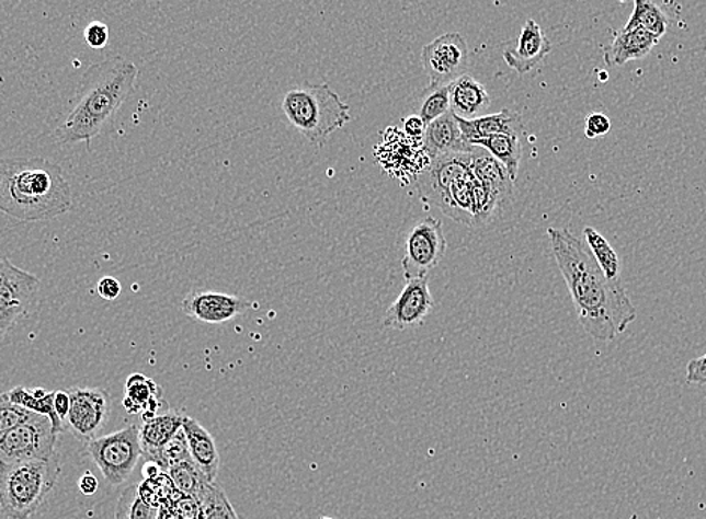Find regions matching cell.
Returning <instances> with one entry per match:
<instances>
[{
	"instance_id": "6da1fadb",
	"label": "cell",
	"mask_w": 706,
	"mask_h": 519,
	"mask_svg": "<svg viewBox=\"0 0 706 519\" xmlns=\"http://www.w3.org/2000/svg\"><path fill=\"white\" fill-rule=\"evenodd\" d=\"M547 237L583 330L595 341H615L637 319L623 282L607 279L591 251L567 229L549 227Z\"/></svg>"
},
{
	"instance_id": "7a4b0ae2",
	"label": "cell",
	"mask_w": 706,
	"mask_h": 519,
	"mask_svg": "<svg viewBox=\"0 0 706 519\" xmlns=\"http://www.w3.org/2000/svg\"><path fill=\"white\" fill-rule=\"evenodd\" d=\"M71 208V185L56 162L39 157L0 160V210L8 217L47 221Z\"/></svg>"
},
{
	"instance_id": "3957f363",
	"label": "cell",
	"mask_w": 706,
	"mask_h": 519,
	"mask_svg": "<svg viewBox=\"0 0 706 519\" xmlns=\"http://www.w3.org/2000/svg\"><path fill=\"white\" fill-rule=\"evenodd\" d=\"M139 68L122 56L91 65L84 72L72 111L56 128L60 143H91L116 115L136 86Z\"/></svg>"
},
{
	"instance_id": "277c9868",
	"label": "cell",
	"mask_w": 706,
	"mask_h": 519,
	"mask_svg": "<svg viewBox=\"0 0 706 519\" xmlns=\"http://www.w3.org/2000/svg\"><path fill=\"white\" fill-rule=\"evenodd\" d=\"M282 111L308 143L323 146L352 120L351 107L330 84H303L284 93Z\"/></svg>"
},
{
	"instance_id": "5b68a950",
	"label": "cell",
	"mask_w": 706,
	"mask_h": 519,
	"mask_svg": "<svg viewBox=\"0 0 706 519\" xmlns=\"http://www.w3.org/2000/svg\"><path fill=\"white\" fill-rule=\"evenodd\" d=\"M62 472L59 455L0 464V508L10 519H30L52 493Z\"/></svg>"
},
{
	"instance_id": "8992f818",
	"label": "cell",
	"mask_w": 706,
	"mask_h": 519,
	"mask_svg": "<svg viewBox=\"0 0 706 519\" xmlns=\"http://www.w3.org/2000/svg\"><path fill=\"white\" fill-rule=\"evenodd\" d=\"M446 249H448V242H446L442 222L433 217L418 220L403 234L401 269L406 281L428 278L430 272L441 265Z\"/></svg>"
},
{
	"instance_id": "52a82bcc",
	"label": "cell",
	"mask_w": 706,
	"mask_h": 519,
	"mask_svg": "<svg viewBox=\"0 0 706 519\" xmlns=\"http://www.w3.org/2000/svg\"><path fill=\"white\" fill-rule=\"evenodd\" d=\"M88 452L105 481L124 484L141 458L139 428L136 425L88 441Z\"/></svg>"
},
{
	"instance_id": "ba28073f",
	"label": "cell",
	"mask_w": 706,
	"mask_h": 519,
	"mask_svg": "<svg viewBox=\"0 0 706 519\" xmlns=\"http://www.w3.org/2000/svg\"><path fill=\"white\" fill-rule=\"evenodd\" d=\"M56 439L52 420L47 416L35 415L18 427L0 436V464L48 460L56 455Z\"/></svg>"
},
{
	"instance_id": "9c48e42d",
	"label": "cell",
	"mask_w": 706,
	"mask_h": 519,
	"mask_svg": "<svg viewBox=\"0 0 706 519\" xmlns=\"http://www.w3.org/2000/svg\"><path fill=\"white\" fill-rule=\"evenodd\" d=\"M41 282L30 272L0 260V339L26 318L38 300Z\"/></svg>"
},
{
	"instance_id": "30bf717a",
	"label": "cell",
	"mask_w": 706,
	"mask_h": 519,
	"mask_svg": "<svg viewBox=\"0 0 706 519\" xmlns=\"http://www.w3.org/2000/svg\"><path fill=\"white\" fill-rule=\"evenodd\" d=\"M71 408L67 429L80 441H91L103 431L112 413V396L104 388H70Z\"/></svg>"
},
{
	"instance_id": "8fae6325",
	"label": "cell",
	"mask_w": 706,
	"mask_h": 519,
	"mask_svg": "<svg viewBox=\"0 0 706 519\" xmlns=\"http://www.w3.org/2000/svg\"><path fill=\"white\" fill-rule=\"evenodd\" d=\"M421 64L430 84H449L466 74L469 64V48L465 36L448 32L425 44L421 50Z\"/></svg>"
},
{
	"instance_id": "7c38bea8",
	"label": "cell",
	"mask_w": 706,
	"mask_h": 519,
	"mask_svg": "<svg viewBox=\"0 0 706 519\" xmlns=\"http://www.w3.org/2000/svg\"><path fill=\"white\" fill-rule=\"evenodd\" d=\"M472 152L453 153L430 162L415 180L421 200L441 208L452 186L472 174Z\"/></svg>"
},
{
	"instance_id": "4fadbf2b",
	"label": "cell",
	"mask_w": 706,
	"mask_h": 519,
	"mask_svg": "<svg viewBox=\"0 0 706 519\" xmlns=\"http://www.w3.org/2000/svg\"><path fill=\"white\" fill-rule=\"evenodd\" d=\"M436 302L430 291L429 277L409 279L399 298L394 300L384 315L385 330L406 331L421 326L432 314Z\"/></svg>"
},
{
	"instance_id": "5bb4252c",
	"label": "cell",
	"mask_w": 706,
	"mask_h": 519,
	"mask_svg": "<svg viewBox=\"0 0 706 519\" xmlns=\"http://www.w3.org/2000/svg\"><path fill=\"white\" fill-rule=\"evenodd\" d=\"M253 308L250 300L213 290H194L182 299L181 310L198 323L221 324Z\"/></svg>"
},
{
	"instance_id": "9a60e30c",
	"label": "cell",
	"mask_w": 706,
	"mask_h": 519,
	"mask_svg": "<svg viewBox=\"0 0 706 519\" xmlns=\"http://www.w3.org/2000/svg\"><path fill=\"white\" fill-rule=\"evenodd\" d=\"M421 145H423L430 162L440 160L442 157L453 155V153L472 152L475 148L465 140L464 134L458 127L457 116L452 111L446 112L444 116L437 117L425 127Z\"/></svg>"
},
{
	"instance_id": "2e32d148",
	"label": "cell",
	"mask_w": 706,
	"mask_h": 519,
	"mask_svg": "<svg viewBox=\"0 0 706 519\" xmlns=\"http://www.w3.org/2000/svg\"><path fill=\"white\" fill-rule=\"evenodd\" d=\"M551 51V43L545 35L539 24L530 19L522 27L515 47L504 51L505 64L519 74H526Z\"/></svg>"
},
{
	"instance_id": "e0dca14e",
	"label": "cell",
	"mask_w": 706,
	"mask_h": 519,
	"mask_svg": "<svg viewBox=\"0 0 706 519\" xmlns=\"http://www.w3.org/2000/svg\"><path fill=\"white\" fill-rule=\"evenodd\" d=\"M472 173L475 180L480 182L482 188L493 197L502 209L509 208L513 200V184L504 165L490 155L487 150L474 149Z\"/></svg>"
},
{
	"instance_id": "ac0fdd59",
	"label": "cell",
	"mask_w": 706,
	"mask_h": 519,
	"mask_svg": "<svg viewBox=\"0 0 706 519\" xmlns=\"http://www.w3.org/2000/svg\"><path fill=\"white\" fill-rule=\"evenodd\" d=\"M182 429H184L186 441H189L190 457H192L194 464L197 465L206 480L217 481L218 470H220V453H218L214 437L210 436L208 429L203 427L201 422L190 416H184Z\"/></svg>"
},
{
	"instance_id": "d6986e66",
	"label": "cell",
	"mask_w": 706,
	"mask_h": 519,
	"mask_svg": "<svg viewBox=\"0 0 706 519\" xmlns=\"http://www.w3.org/2000/svg\"><path fill=\"white\" fill-rule=\"evenodd\" d=\"M458 127L464 134L465 140L472 143L475 140L486 139V137L497 136V134H506V136L525 137L526 128L523 124L522 116L519 113L504 108L494 115L480 116L477 119L465 120L457 117Z\"/></svg>"
},
{
	"instance_id": "ffe728a7",
	"label": "cell",
	"mask_w": 706,
	"mask_h": 519,
	"mask_svg": "<svg viewBox=\"0 0 706 519\" xmlns=\"http://www.w3.org/2000/svg\"><path fill=\"white\" fill-rule=\"evenodd\" d=\"M490 104L492 100L489 92L474 77L460 76L449 86V108L460 119H477L490 107Z\"/></svg>"
},
{
	"instance_id": "44dd1931",
	"label": "cell",
	"mask_w": 706,
	"mask_h": 519,
	"mask_svg": "<svg viewBox=\"0 0 706 519\" xmlns=\"http://www.w3.org/2000/svg\"><path fill=\"white\" fill-rule=\"evenodd\" d=\"M659 41L640 27H624L616 32L614 43L607 53V62L623 67L630 60L645 59Z\"/></svg>"
},
{
	"instance_id": "7402d4cb",
	"label": "cell",
	"mask_w": 706,
	"mask_h": 519,
	"mask_svg": "<svg viewBox=\"0 0 706 519\" xmlns=\"http://www.w3.org/2000/svg\"><path fill=\"white\" fill-rule=\"evenodd\" d=\"M184 416L176 410H169L162 415L144 422V425L139 428V437L141 457L145 458L146 462L152 461L158 450L168 443L174 434L180 431L182 424H184Z\"/></svg>"
},
{
	"instance_id": "603a6c76",
	"label": "cell",
	"mask_w": 706,
	"mask_h": 519,
	"mask_svg": "<svg viewBox=\"0 0 706 519\" xmlns=\"http://www.w3.org/2000/svg\"><path fill=\"white\" fill-rule=\"evenodd\" d=\"M7 393L11 403L19 405V407L30 410V412L36 413V415L47 416L52 420L53 431L55 434L67 431V425L56 415L55 392H48L43 388L27 389L18 387Z\"/></svg>"
},
{
	"instance_id": "cb8c5ba5",
	"label": "cell",
	"mask_w": 706,
	"mask_h": 519,
	"mask_svg": "<svg viewBox=\"0 0 706 519\" xmlns=\"http://www.w3.org/2000/svg\"><path fill=\"white\" fill-rule=\"evenodd\" d=\"M522 137L506 136V134H497V136L486 137V139L475 140L470 146L487 150L493 158H497L504 165L510 180H517L519 169L523 155Z\"/></svg>"
},
{
	"instance_id": "d4e9b609",
	"label": "cell",
	"mask_w": 706,
	"mask_h": 519,
	"mask_svg": "<svg viewBox=\"0 0 706 519\" xmlns=\"http://www.w3.org/2000/svg\"><path fill=\"white\" fill-rule=\"evenodd\" d=\"M125 392L127 396L124 400V407L133 416L141 415L149 403L162 399L160 384L144 374L129 376L125 383Z\"/></svg>"
},
{
	"instance_id": "484cf974",
	"label": "cell",
	"mask_w": 706,
	"mask_h": 519,
	"mask_svg": "<svg viewBox=\"0 0 706 519\" xmlns=\"http://www.w3.org/2000/svg\"><path fill=\"white\" fill-rule=\"evenodd\" d=\"M626 27H640L660 39L668 34L671 19L654 0H635V8Z\"/></svg>"
},
{
	"instance_id": "4316f807",
	"label": "cell",
	"mask_w": 706,
	"mask_h": 519,
	"mask_svg": "<svg viewBox=\"0 0 706 519\" xmlns=\"http://www.w3.org/2000/svg\"><path fill=\"white\" fill-rule=\"evenodd\" d=\"M583 237H585L588 250L591 251L592 257L595 258L596 265L600 266L606 278L611 281H620L619 257L607 239L590 226L583 229Z\"/></svg>"
},
{
	"instance_id": "83f0119b",
	"label": "cell",
	"mask_w": 706,
	"mask_h": 519,
	"mask_svg": "<svg viewBox=\"0 0 706 519\" xmlns=\"http://www.w3.org/2000/svg\"><path fill=\"white\" fill-rule=\"evenodd\" d=\"M449 84H429L424 89L423 96L418 103L415 115L423 119L425 127L436 120L437 117L444 116L449 108Z\"/></svg>"
},
{
	"instance_id": "f1b7e54d",
	"label": "cell",
	"mask_w": 706,
	"mask_h": 519,
	"mask_svg": "<svg viewBox=\"0 0 706 519\" xmlns=\"http://www.w3.org/2000/svg\"><path fill=\"white\" fill-rule=\"evenodd\" d=\"M170 481L173 482L174 488L186 494V496L201 497L202 491L205 489L208 480L203 476L201 470L194 464L193 460L178 462L168 470Z\"/></svg>"
},
{
	"instance_id": "f546056e",
	"label": "cell",
	"mask_w": 706,
	"mask_h": 519,
	"mask_svg": "<svg viewBox=\"0 0 706 519\" xmlns=\"http://www.w3.org/2000/svg\"><path fill=\"white\" fill-rule=\"evenodd\" d=\"M160 508L141 498L139 485L128 486L117 501L116 519H158Z\"/></svg>"
},
{
	"instance_id": "4dcf8cb0",
	"label": "cell",
	"mask_w": 706,
	"mask_h": 519,
	"mask_svg": "<svg viewBox=\"0 0 706 519\" xmlns=\"http://www.w3.org/2000/svg\"><path fill=\"white\" fill-rule=\"evenodd\" d=\"M198 501L202 503L203 517L205 519H239L225 491L221 489V486L215 484V482H208L206 484L201 497H198Z\"/></svg>"
},
{
	"instance_id": "1f68e13d",
	"label": "cell",
	"mask_w": 706,
	"mask_h": 519,
	"mask_svg": "<svg viewBox=\"0 0 706 519\" xmlns=\"http://www.w3.org/2000/svg\"><path fill=\"white\" fill-rule=\"evenodd\" d=\"M189 460H192V457H190L189 441H186L184 429L181 428L168 443L158 450L157 455L149 462H156L164 472H168L178 462Z\"/></svg>"
},
{
	"instance_id": "d6a6232c",
	"label": "cell",
	"mask_w": 706,
	"mask_h": 519,
	"mask_svg": "<svg viewBox=\"0 0 706 519\" xmlns=\"http://www.w3.org/2000/svg\"><path fill=\"white\" fill-rule=\"evenodd\" d=\"M173 491L174 485L173 482L170 481L168 472H162L161 474H158L157 477H151V480H145L139 485L141 498H144L145 501H148L149 505L156 506V508H161V506L168 505Z\"/></svg>"
},
{
	"instance_id": "836d02e7",
	"label": "cell",
	"mask_w": 706,
	"mask_h": 519,
	"mask_svg": "<svg viewBox=\"0 0 706 519\" xmlns=\"http://www.w3.org/2000/svg\"><path fill=\"white\" fill-rule=\"evenodd\" d=\"M35 413L30 410L19 407L8 399V393H0V436L18 427L22 422L30 420Z\"/></svg>"
},
{
	"instance_id": "e575fe53",
	"label": "cell",
	"mask_w": 706,
	"mask_h": 519,
	"mask_svg": "<svg viewBox=\"0 0 706 519\" xmlns=\"http://www.w3.org/2000/svg\"><path fill=\"white\" fill-rule=\"evenodd\" d=\"M164 506L181 519H198L203 517L202 503L198 501V498L186 496V494L181 493L176 488H174L172 496H170L168 505Z\"/></svg>"
},
{
	"instance_id": "d590c367",
	"label": "cell",
	"mask_w": 706,
	"mask_h": 519,
	"mask_svg": "<svg viewBox=\"0 0 706 519\" xmlns=\"http://www.w3.org/2000/svg\"><path fill=\"white\" fill-rule=\"evenodd\" d=\"M84 41L91 48L100 50L104 48L109 43V26L107 24L101 22L89 23L87 30H84Z\"/></svg>"
},
{
	"instance_id": "8d00e7d4",
	"label": "cell",
	"mask_w": 706,
	"mask_h": 519,
	"mask_svg": "<svg viewBox=\"0 0 706 519\" xmlns=\"http://www.w3.org/2000/svg\"><path fill=\"white\" fill-rule=\"evenodd\" d=\"M612 122L603 113H592L588 116L585 136L590 140L599 139V137L606 136L611 132Z\"/></svg>"
},
{
	"instance_id": "74e56055",
	"label": "cell",
	"mask_w": 706,
	"mask_h": 519,
	"mask_svg": "<svg viewBox=\"0 0 706 519\" xmlns=\"http://www.w3.org/2000/svg\"><path fill=\"white\" fill-rule=\"evenodd\" d=\"M401 131L406 139L421 141L424 137L425 124L420 116L411 115L401 120Z\"/></svg>"
},
{
	"instance_id": "f35d334b",
	"label": "cell",
	"mask_w": 706,
	"mask_h": 519,
	"mask_svg": "<svg viewBox=\"0 0 706 519\" xmlns=\"http://www.w3.org/2000/svg\"><path fill=\"white\" fill-rule=\"evenodd\" d=\"M690 384H706V353L701 358L690 360L687 364V376H685Z\"/></svg>"
},
{
	"instance_id": "ab89813d",
	"label": "cell",
	"mask_w": 706,
	"mask_h": 519,
	"mask_svg": "<svg viewBox=\"0 0 706 519\" xmlns=\"http://www.w3.org/2000/svg\"><path fill=\"white\" fill-rule=\"evenodd\" d=\"M96 291H99L101 299L112 302V300L119 298L122 286L116 278L104 277L100 279L99 284H96Z\"/></svg>"
},
{
	"instance_id": "60d3db41",
	"label": "cell",
	"mask_w": 706,
	"mask_h": 519,
	"mask_svg": "<svg viewBox=\"0 0 706 519\" xmlns=\"http://www.w3.org/2000/svg\"><path fill=\"white\" fill-rule=\"evenodd\" d=\"M71 408V396L68 391H55V410L56 415L62 419L64 424L67 422L68 413ZM67 425V424H65Z\"/></svg>"
},
{
	"instance_id": "b9f144b4",
	"label": "cell",
	"mask_w": 706,
	"mask_h": 519,
	"mask_svg": "<svg viewBox=\"0 0 706 519\" xmlns=\"http://www.w3.org/2000/svg\"><path fill=\"white\" fill-rule=\"evenodd\" d=\"M79 488L84 496H92L99 489V480L92 473L83 474L79 481Z\"/></svg>"
},
{
	"instance_id": "7bdbcfd3",
	"label": "cell",
	"mask_w": 706,
	"mask_h": 519,
	"mask_svg": "<svg viewBox=\"0 0 706 519\" xmlns=\"http://www.w3.org/2000/svg\"><path fill=\"white\" fill-rule=\"evenodd\" d=\"M164 472L160 468V465H157L156 462H146V465L144 468V474L146 476V480H151V477H157L158 474H161Z\"/></svg>"
},
{
	"instance_id": "ee69618b",
	"label": "cell",
	"mask_w": 706,
	"mask_h": 519,
	"mask_svg": "<svg viewBox=\"0 0 706 519\" xmlns=\"http://www.w3.org/2000/svg\"><path fill=\"white\" fill-rule=\"evenodd\" d=\"M320 519H334V518H330V517H323V518H320Z\"/></svg>"
},
{
	"instance_id": "f6af8a7d",
	"label": "cell",
	"mask_w": 706,
	"mask_h": 519,
	"mask_svg": "<svg viewBox=\"0 0 706 519\" xmlns=\"http://www.w3.org/2000/svg\"><path fill=\"white\" fill-rule=\"evenodd\" d=\"M198 519H205V517H201V518H198Z\"/></svg>"
}]
</instances>
